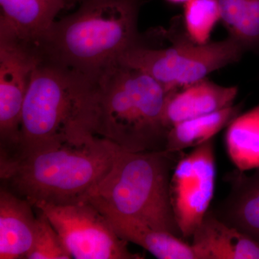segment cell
I'll return each mask as SVG.
<instances>
[{
	"mask_svg": "<svg viewBox=\"0 0 259 259\" xmlns=\"http://www.w3.org/2000/svg\"><path fill=\"white\" fill-rule=\"evenodd\" d=\"M168 92L151 76L115 62L93 77L89 134L131 152L166 150Z\"/></svg>",
	"mask_w": 259,
	"mask_h": 259,
	"instance_id": "cell-1",
	"label": "cell"
},
{
	"mask_svg": "<svg viewBox=\"0 0 259 259\" xmlns=\"http://www.w3.org/2000/svg\"><path fill=\"white\" fill-rule=\"evenodd\" d=\"M144 0H83L35 44L44 59L95 77L122 54L144 45L138 28Z\"/></svg>",
	"mask_w": 259,
	"mask_h": 259,
	"instance_id": "cell-2",
	"label": "cell"
},
{
	"mask_svg": "<svg viewBox=\"0 0 259 259\" xmlns=\"http://www.w3.org/2000/svg\"><path fill=\"white\" fill-rule=\"evenodd\" d=\"M92 88L93 77L42 58L24 100L18 152L0 163L93 137L86 127Z\"/></svg>",
	"mask_w": 259,
	"mask_h": 259,
	"instance_id": "cell-3",
	"label": "cell"
},
{
	"mask_svg": "<svg viewBox=\"0 0 259 259\" xmlns=\"http://www.w3.org/2000/svg\"><path fill=\"white\" fill-rule=\"evenodd\" d=\"M118 148L93 136L0 163L2 185L32 204H66L88 198L106 176Z\"/></svg>",
	"mask_w": 259,
	"mask_h": 259,
	"instance_id": "cell-4",
	"label": "cell"
},
{
	"mask_svg": "<svg viewBox=\"0 0 259 259\" xmlns=\"http://www.w3.org/2000/svg\"><path fill=\"white\" fill-rule=\"evenodd\" d=\"M182 153L131 152L118 148L110 171L88 197L184 239L170 199L172 173Z\"/></svg>",
	"mask_w": 259,
	"mask_h": 259,
	"instance_id": "cell-5",
	"label": "cell"
},
{
	"mask_svg": "<svg viewBox=\"0 0 259 259\" xmlns=\"http://www.w3.org/2000/svg\"><path fill=\"white\" fill-rule=\"evenodd\" d=\"M166 48L140 45L126 51L117 62L144 71L161 83L168 93L207 78L214 71L236 64L245 54L231 37L197 44L185 32L175 30L166 35Z\"/></svg>",
	"mask_w": 259,
	"mask_h": 259,
	"instance_id": "cell-6",
	"label": "cell"
},
{
	"mask_svg": "<svg viewBox=\"0 0 259 259\" xmlns=\"http://www.w3.org/2000/svg\"><path fill=\"white\" fill-rule=\"evenodd\" d=\"M34 207L47 215L72 258H144L129 250L128 242L88 199L66 204L39 202Z\"/></svg>",
	"mask_w": 259,
	"mask_h": 259,
	"instance_id": "cell-7",
	"label": "cell"
},
{
	"mask_svg": "<svg viewBox=\"0 0 259 259\" xmlns=\"http://www.w3.org/2000/svg\"><path fill=\"white\" fill-rule=\"evenodd\" d=\"M41 59L35 46L0 33V162L18 152L24 100Z\"/></svg>",
	"mask_w": 259,
	"mask_h": 259,
	"instance_id": "cell-8",
	"label": "cell"
},
{
	"mask_svg": "<svg viewBox=\"0 0 259 259\" xmlns=\"http://www.w3.org/2000/svg\"><path fill=\"white\" fill-rule=\"evenodd\" d=\"M214 139L182 155L172 173L170 199L184 239L192 238L209 210L215 187Z\"/></svg>",
	"mask_w": 259,
	"mask_h": 259,
	"instance_id": "cell-9",
	"label": "cell"
},
{
	"mask_svg": "<svg viewBox=\"0 0 259 259\" xmlns=\"http://www.w3.org/2000/svg\"><path fill=\"white\" fill-rule=\"evenodd\" d=\"M238 93L236 86H223L207 78L170 92L163 112L164 125L169 130L182 121L231 106Z\"/></svg>",
	"mask_w": 259,
	"mask_h": 259,
	"instance_id": "cell-10",
	"label": "cell"
},
{
	"mask_svg": "<svg viewBox=\"0 0 259 259\" xmlns=\"http://www.w3.org/2000/svg\"><path fill=\"white\" fill-rule=\"evenodd\" d=\"M89 200L101 211L122 239L139 245L159 259H198L191 243L167 232L159 231L139 220L116 212L93 197Z\"/></svg>",
	"mask_w": 259,
	"mask_h": 259,
	"instance_id": "cell-11",
	"label": "cell"
},
{
	"mask_svg": "<svg viewBox=\"0 0 259 259\" xmlns=\"http://www.w3.org/2000/svg\"><path fill=\"white\" fill-rule=\"evenodd\" d=\"M74 0H0V33L35 46Z\"/></svg>",
	"mask_w": 259,
	"mask_h": 259,
	"instance_id": "cell-12",
	"label": "cell"
},
{
	"mask_svg": "<svg viewBox=\"0 0 259 259\" xmlns=\"http://www.w3.org/2000/svg\"><path fill=\"white\" fill-rule=\"evenodd\" d=\"M28 200L2 185L0 258L26 259L36 231L37 213Z\"/></svg>",
	"mask_w": 259,
	"mask_h": 259,
	"instance_id": "cell-13",
	"label": "cell"
},
{
	"mask_svg": "<svg viewBox=\"0 0 259 259\" xmlns=\"http://www.w3.org/2000/svg\"><path fill=\"white\" fill-rule=\"evenodd\" d=\"M198 259H259V243L214 214L206 213L192 236Z\"/></svg>",
	"mask_w": 259,
	"mask_h": 259,
	"instance_id": "cell-14",
	"label": "cell"
},
{
	"mask_svg": "<svg viewBox=\"0 0 259 259\" xmlns=\"http://www.w3.org/2000/svg\"><path fill=\"white\" fill-rule=\"evenodd\" d=\"M227 177L231 191L212 211L220 219L259 243V168L252 175L236 169Z\"/></svg>",
	"mask_w": 259,
	"mask_h": 259,
	"instance_id": "cell-15",
	"label": "cell"
},
{
	"mask_svg": "<svg viewBox=\"0 0 259 259\" xmlns=\"http://www.w3.org/2000/svg\"><path fill=\"white\" fill-rule=\"evenodd\" d=\"M242 104L233 105L212 113L179 122L168 130L166 150L168 152H183L214 139L236 116L241 113Z\"/></svg>",
	"mask_w": 259,
	"mask_h": 259,
	"instance_id": "cell-16",
	"label": "cell"
},
{
	"mask_svg": "<svg viewBox=\"0 0 259 259\" xmlns=\"http://www.w3.org/2000/svg\"><path fill=\"white\" fill-rule=\"evenodd\" d=\"M225 146L237 169L245 172L259 168V104L228 124Z\"/></svg>",
	"mask_w": 259,
	"mask_h": 259,
	"instance_id": "cell-17",
	"label": "cell"
},
{
	"mask_svg": "<svg viewBox=\"0 0 259 259\" xmlns=\"http://www.w3.org/2000/svg\"><path fill=\"white\" fill-rule=\"evenodd\" d=\"M221 22L245 54H259V0H218Z\"/></svg>",
	"mask_w": 259,
	"mask_h": 259,
	"instance_id": "cell-18",
	"label": "cell"
},
{
	"mask_svg": "<svg viewBox=\"0 0 259 259\" xmlns=\"http://www.w3.org/2000/svg\"><path fill=\"white\" fill-rule=\"evenodd\" d=\"M219 21H221V12L218 0H189L184 4V32L196 44L209 42Z\"/></svg>",
	"mask_w": 259,
	"mask_h": 259,
	"instance_id": "cell-19",
	"label": "cell"
},
{
	"mask_svg": "<svg viewBox=\"0 0 259 259\" xmlns=\"http://www.w3.org/2000/svg\"><path fill=\"white\" fill-rule=\"evenodd\" d=\"M35 209L37 212L36 231L26 259L72 258L47 215Z\"/></svg>",
	"mask_w": 259,
	"mask_h": 259,
	"instance_id": "cell-20",
	"label": "cell"
},
{
	"mask_svg": "<svg viewBox=\"0 0 259 259\" xmlns=\"http://www.w3.org/2000/svg\"><path fill=\"white\" fill-rule=\"evenodd\" d=\"M169 3H175V4H185L189 0H166Z\"/></svg>",
	"mask_w": 259,
	"mask_h": 259,
	"instance_id": "cell-21",
	"label": "cell"
},
{
	"mask_svg": "<svg viewBox=\"0 0 259 259\" xmlns=\"http://www.w3.org/2000/svg\"><path fill=\"white\" fill-rule=\"evenodd\" d=\"M83 0H74L75 3H76V2H80V3H81V2Z\"/></svg>",
	"mask_w": 259,
	"mask_h": 259,
	"instance_id": "cell-22",
	"label": "cell"
}]
</instances>
